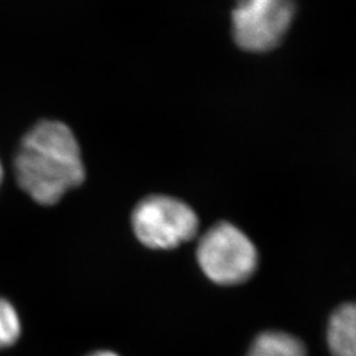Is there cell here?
<instances>
[{
    "instance_id": "6da1fadb",
    "label": "cell",
    "mask_w": 356,
    "mask_h": 356,
    "mask_svg": "<svg viewBox=\"0 0 356 356\" xmlns=\"http://www.w3.org/2000/svg\"><path fill=\"white\" fill-rule=\"evenodd\" d=\"M15 175L33 201L57 204L86 175L73 131L58 120H42L31 128L15 157Z\"/></svg>"
},
{
    "instance_id": "7a4b0ae2",
    "label": "cell",
    "mask_w": 356,
    "mask_h": 356,
    "mask_svg": "<svg viewBox=\"0 0 356 356\" xmlns=\"http://www.w3.org/2000/svg\"><path fill=\"white\" fill-rule=\"evenodd\" d=\"M296 0H235L231 35L235 45L254 54L279 48L292 28Z\"/></svg>"
},
{
    "instance_id": "3957f363",
    "label": "cell",
    "mask_w": 356,
    "mask_h": 356,
    "mask_svg": "<svg viewBox=\"0 0 356 356\" xmlns=\"http://www.w3.org/2000/svg\"><path fill=\"white\" fill-rule=\"evenodd\" d=\"M204 275L219 285H238L256 270L259 254L251 239L236 226L222 222L209 229L197 248Z\"/></svg>"
},
{
    "instance_id": "277c9868",
    "label": "cell",
    "mask_w": 356,
    "mask_h": 356,
    "mask_svg": "<svg viewBox=\"0 0 356 356\" xmlns=\"http://www.w3.org/2000/svg\"><path fill=\"white\" fill-rule=\"evenodd\" d=\"M198 223L189 204L163 194L141 200L132 213L136 238L153 250H172L189 242L197 234Z\"/></svg>"
},
{
    "instance_id": "5b68a950",
    "label": "cell",
    "mask_w": 356,
    "mask_h": 356,
    "mask_svg": "<svg viewBox=\"0 0 356 356\" xmlns=\"http://www.w3.org/2000/svg\"><path fill=\"white\" fill-rule=\"evenodd\" d=\"M326 338L331 355L356 356V302H347L332 312Z\"/></svg>"
},
{
    "instance_id": "8992f818",
    "label": "cell",
    "mask_w": 356,
    "mask_h": 356,
    "mask_svg": "<svg viewBox=\"0 0 356 356\" xmlns=\"http://www.w3.org/2000/svg\"><path fill=\"white\" fill-rule=\"evenodd\" d=\"M245 356H307L304 342L284 331H264L254 338Z\"/></svg>"
},
{
    "instance_id": "52a82bcc",
    "label": "cell",
    "mask_w": 356,
    "mask_h": 356,
    "mask_svg": "<svg viewBox=\"0 0 356 356\" xmlns=\"http://www.w3.org/2000/svg\"><path fill=\"white\" fill-rule=\"evenodd\" d=\"M22 332V323L16 309L6 298L0 297V348L17 342Z\"/></svg>"
},
{
    "instance_id": "ba28073f",
    "label": "cell",
    "mask_w": 356,
    "mask_h": 356,
    "mask_svg": "<svg viewBox=\"0 0 356 356\" xmlns=\"http://www.w3.org/2000/svg\"><path fill=\"white\" fill-rule=\"evenodd\" d=\"M89 356H119L118 354H115L113 351H97V353H92Z\"/></svg>"
},
{
    "instance_id": "9c48e42d",
    "label": "cell",
    "mask_w": 356,
    "mask_h": 356,
    "mask_svg": "<svg viewBox=\"0 0 356 356\" xmlns=\"http://www.w3.org/2000/svg\"><path fill=\"white\" fill-rule=\"evenodd\" d=\"M1 182H3V166H1V163H0V186H1Z\"/></svg>"
}]
</instances>
